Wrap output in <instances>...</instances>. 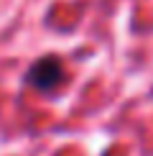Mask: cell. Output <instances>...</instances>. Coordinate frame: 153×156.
Here are the masks:
<instances>
[{"instance_id":"1","label":"cell","mask_w":153,"mask_h":156,"mask_svg":"<svg viewBox=\"0 0 153 156\" xmlns=\"http://www.w3.org/2000/svg\"><path fill=\"white\" fill-rule=\"evenodd\" d=\"M64 74V67L59 59H54V56H46V59L36 62L33 67L28 69V74H25V80H28V84H33V87L38 90H51L56 87Z\"/></svg>"}]
</instances>
